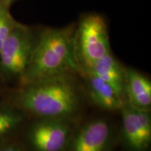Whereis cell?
Listing matches in <instances>:
<instances>
[{
    "label": "cell",
    "mask_w": 151,
    "mask_h": 151,
    "mask_svg": "<svg viewBox=\"0 0 151 151\" xmlns=\"http://www.w3.org/2000/svg\"><path fill=\"white\" fill-rule=\"evenodd\" d=\"M0 151H29L25 147L15 143L0 144Z\"/></svg>",
    "instance_id": "13"
},
{
    "label": "cell",
    "mask_w": 151,
    "mask_h": 151,
    "mask_svg": "<svg viewBox=\"0 0 151 151\" xmlns=\"http://www.w3.org/2000/svg\"><path fill=\"white\" fill-rule=\"evenodd\" d=\"M38 31L17 22L0 51V71L22 82L31 61Z\"/></svg>",
    "instance_id": "4"
},
{
    "label": "cell",
    "mask_w": 151,
    "mask_h": 151,
    "mask_svg": "<svg viewBox=\"0 0 151 151\" xmlns=\"http://www.w3.org/2000/svg\"><path fill=\"white\" fill-rule=\"evenodd\" d=\"M75 121L55 118H35L26 134L29 151H68Z\"/></svg>",
    "instance_id": "5"
},
{
    "label": "cell",
    "mask_w": 151,
    "mask_h": 151,
    "mask_svg": "<svg viewBox=\"0 0 151 151\" xmlns=\"http://www.w3.org/2000/svg\"><path fill=\"white\" fill-rule=\"evenodd\" d=\"M118 134L108 119L97 118L76 127L68 151H115Z\"/></svg>",
    "instance_id": "6"
},
{
    "label": "cell",
    "mask_w": 151,
    "mask_h": 151,
    "mask_svg": "<svg viewBox=\"0 0 151 151\" xmlns=\"http://www.w3.org/2000/svg\"><path fill=\"white\" fill-rule=\"evenodd\" d=\"M79 76L83 80L86 97L98 108L106 111H120L127 103L112 87L94 73L85 71Z\"/></svg>",
    "instance_id": "8"
},
{
    "label": "cell",
    "mask_w": 151,
    "mask_h": 151,
    "mask_svg": "<svg viewBox=\"0 0 151 151\" xmlns=\"http://www.w3.org/2000/svg\"><path fill=\"white\" fill-rule=\"evenodd\" d=\"M120 112L121 129L118 134V143L125 151H150V111L136 109L126 103Z\"/></svg>",
    "instance_id": "7"
},
{
    "label": "cell",
    "mask_w": 151,
    "mask_h": 151,
    "mask_svg": "<svg viewBox=\"0 0 151 151\" xmlns=\"http://www.w3.org/2000/svg\"><path fill=\"white\" fill-rule=\"evenodd\" d=\"M75 28L76 24L73 23L62 27H44L38 31L22 85L62 73L80 74L74 52Z\"/></svg>",
    "instance_id": "2"
},
{
    "label": "cell",
    "mask_w": 151,
    "mask_h": 151,
    "mask_svg": "<svg viewBox=\"0 0 151 151\" xmlns=\"http://www.w3.org/2000/svg\"><path fill=\"white\" fill-rule=\"evenodd\" d=\"M86 71H90L102 79L126 101V67L113 55L112 52L96 62L89 70Z\"/></svg>",
    "instance_id": "10"
},
{
    "label": "cell",
    "mask_w": 151,
    "mask_h": 151,
    "mask_svg": "<svg viewBox=\"0 0 151 151\" xmlns=\"http://www.w3.org/2000/svg\"><path fill=\"white\" fill-rule=\"evenodd\" d=\"M6 6V5L4 4H3L2 2H1V1H0V6Z\"/></svg>",
    "instance_id": "15"
},
{
    "label": "cell",
    "mask_w": 151,
    "mask_h": 151,
    "mask_svg": "<svg viewBox=\"0 0 151 151\" xmlns=\"http://www.w3.org/2000/svg\"><path fill=\"white\" fill-rule=\"evenodd\" d=\"M78 76L66 73L22 85L15 96L14 105L35 118L75 121L86 97Z\"/></svg>",
    "instance_id": "1"
},
{
    "label": "cell",
    "mask_w": 151,
    "mask_h": 151,
    "mask_svg": "<svg viewBox=\"0 0 151 151\" xmlns=\"http://www.w3.org/2000/svg\"><path fill=\"white\" fill-rule=\"evenodd\" d=\"M0 1H1L4 5L10 7L11 5L14 2H15V1H17V0H0Z\"/></svg>",
    "instance_id": "14"
},
{
    "label": "cell",
    "mask_w": 151,
    "mask_h": 151,
    "mask_svg": "<svg viewBox=\"0 0 151 151\" xmlns=\"http://www.w3.org/2000/svg\"><path fill=\"white\" fill-rule=\"evenodd\" d=\"M125 98L127 103L134 108L150 111V79L134 68L126 67Z\"/></svg>",
    "instance_id": "9"
},
{
    "label": "cell",
    "mask_w": 151,
    "mask_h": 151,
    "mask_svg": "<svg viewBox=\"0 0 151 151\" xmlns=\"http://www.w3.org/2000/svg\"><path fill=\"white\" fill-rule=\"evenodd\" d=\"M26 115L16 105L0 106V139L14 133L21 127L25 121Z\"/></svg>",
    "instance_id": "11"
},
{
    "label": "cell",
    "mask_w": 151,
    "mask_h": 151,
    "mask_svg": "<svg viewBox=\"0 0 151 151\" xmlns=\"http://www.w3.org/2000/svg\"><path fill=\"white\" fill-rule=\"evenodd\" d=\"M74 52L81 73L89 70L96 62L112 52L108 26L102 16L86 14L76 24Z\"/></svg>",
    "instance_id": "3"
},
{
    "label": "cell",
    "mask_w": 151,
    "mask_h": 151,
    "mask_svg": "<svg viewBox=\"0 0 151 151\" xmlns=\"http://www.w3.org/2000/svg\"><path fill=\"white\" fill-rule=\"evenodd\" d=\"M17 21L10 12V7L6 6H0V51L4 43L16 25Z\"/></svg>",
    "instance_id": "12"
}]
</instances>
